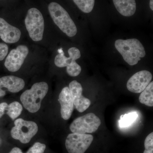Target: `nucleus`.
Here are the masks:
<instances>
[{
  "mask_svg": "<svg viewBox=\"0 0 153 153\" xmlns=\"http://www.w3.org/2000/svg\"><path fill=\"white\" fill-rule=\"evenodd\" d=\"M100 124V119L93 113H89L74 120L69 128L73 133L90 134L97 131Z\"/></svg>",
  "mask_w": 153,
  "mask_h": 153,
  "instance_id": "nucleus-7",
  "label": "nucleus"
},
{
  "mask_svg": "<svg viewBox=\"0 0 153 153\" xmlns=\"http://www.w3.org/2000/svg\"><path fill=\"white\" fill-rule=\"evenodd\" d=\"M118 12L126 17L132 16L136 10L135 0H113Z\"/></svg>",
  "mask_w": 153,
  "mask_h": 153,
  "instance_id": "nucleus-15",
  "label": "nucleus"
},
{
  "mask_svg": "<svg viewBox=\"0 0 153 153\" xmlns=\"http://www.w3.org/2000/svg\"><path fill=\"white\" fill-rule=\"evenodd\" d=\"M93 139V136L89 134H69L65 142L66 150L68 153H85Z\"/></svg>",
  "mask_w": 153,
  "mask_h": 153,
  "instance_id": "nucleus-8",
  "label": "nucleus"
},
{
  "mask_svg": "<svg viewBox=\"0 0 153 153\" xmlns=\"http://www.w3.org/2000/svg\"><path fill=\"white\" fill-rule=\"evenodd\" d=\"M46 149V145L37 142L31 147L26 153H44Z\"/></svg>",
  "mask_w": 153,
  "mask_h": 153,
  "instance_id": "nucleus-21",
  "label": "nucleus"
},
{
  "mask_svg": "<svg viewBox=\"0 0 153 153\" xmlns=\"http://www.w3.org/2000/svg\"><path fill=\"white\" fill-rule=\"evenodd\" d=\"M114 45L125 61L131 66L137 64L146 55L144 48L137 39H119L115 42Z\"/></svg>",
  "mask_w": 153,
  "mask_h": 153,
  "instance_id": "nucleus-1",
  "label": "nucleus"
},
{
  "mask_svg": "<svg viewBox=\"0 0 153 153\" xmlns=\"http://www.w3.org/2000/svg\"><path fill=\"white\" fill-rule=\"evenodd\" d=\"M145 150L143 153H153V133L148 135L144 142Z\"/></svg>",
  "mask_w": 153,
  "mask_h": 153,
  "instance_id": "nucleus-20",
  "label": "nucleus"
},
{
  "mask_svg": "<svg viewBox=\"0 0 153 153\" xmlns=\"http://www.w3.org/2000/svg\"><path fill=\"white\" fill-rule=\"evenodd\" d=\"M79 10L85 13H88L93 10L95 0H73Z\"/></svg>",
  "mask_w": 153,
  "mask_h": 153,
  "instance_id": "nucleus-19",
  "label": "nucleus"
},
{
  "mask_svg": "<svg viewBox=\"0 0 153 153\" xmlns=\"http://www.w3.org/2000/svg\"><path fill=\"white\" fill-rule=\"evenodd\" d=\"M26 29L30 38L34 41L43 39L44 30V21L42 13L38 9L32 8L28 10L25 19Z\"/></svg>",
  "mask_w": 153,
  "mask_h": 153,
  "instance_id": "nucleus-4",
  "label": "nucleus"
},
{
  "mask_svg": "<svg viewBox=\"0 0 153 153\" xmlns=\"http://www.w3.org/2000/svg\"><path fill=\"white\" fill-rule=\"evenodd\" d=\"M152 75L150 71L143 70L137 72L128 79L127 88L131 92L140 93L150 83Z\"/></svg>",
  "mask_w": 153,
  "mask_h": 153,
  "instance_id": "nucleus-10",
  "label": "nucleus"
},
{
  "mask_svg": "<svg viewBox=\"0 0 153 153\" xmlns=\"http://www.w3.org/2000/svg\"><path fill=\"white\" fill-rule=\"evenodd\" d=\"M58 100L61 106V117L65 120H68L72 114L74 105L69 88H63L59 94Z\"/></svg>",
  "mask_w": 153,
  "mask_h": 153,
  "instance_id": "nucleus-14",
  "label": "nucleus"
},
{
  "mask_svg": "<svg viewBox=\"0 0 153 153\" xmlns=\"http://www.w3.org/2000/svg\"><path fill=\"white\" fill-rule=\"evenodd\" d=\"M21 34L19 29L0 18V37L4 42L7 44L16 43L20 39Z\"/></svg>",
  "mask_w": 153,
  "mask_h": 153,
  "instance_id": "nucleus-13",
  "label": "nucleus"
},
{
  "mask_svg": "<svg viewBox=\"0 0 153 153\" xmlns=\"http://www.w3.org/2000/svg\"><path fill=\"white\" fill-rule=\"evenodd\" d=\"M7 114L13 120L16 119L22 113L23 107L18 102H13L8 105Z\"/></svg>",
  "mask_w": 153,
  "mask_h": 153,
  "instance_id": "nucleus-18",
  "label": "nucleus"
},
{
  "mask_svg": "<svg viewBox=\"0 0 153 153\" xmlns=\"http://www.w3.org/2000/svg\"><path fill=\"white\" fill-rule=\"evenodd\" d=\"M60 54L56 55L55 59V65L58 67H66V71L69 76H78L81 71V68L76 62L81 56L80 51L76 47H71L68 50L69 57L64 55L62 49L58 50Z\"/></svg>",
  "mask_w": 153,
  "mask_h": 153,
  "instance_id": "nucleus-5",
  "label": "nucleus"
},
{
  "mask_svg": "<svg viewBox=\"0 0 153 153\" xmlns=\"http://www.w3.org/2000/svg\"><path fill=\"white\" fill-rule=\"evenodd\" d=\"M14 124L15 126L11 130V136L23 144L30 142L38 131V125L34 122L19 118L15 120Z\"/></svg>",
  "mask_w": 153,
  "mask_h": 153,
  "instance_id": "nucleus-6",
  "label": "nucleus"
},
{
  "mask_svg": "<svg viewBox=\"0 0 153 153\" xmlns=\"http://www.w3.org/2000/svg\"><path fill=\"white\" fill-rule=\"evenodd\" d=\"M8 104L6 102L0 103V118L3 116L4 114L5 111L7 110Z\"/></svg>",
  "mask_w": 153,
  "mask_h": 153,
  "instance_id": "nucleus-23",
  "label": "nucleus"
},
{
  "mask_svg": "<svg viewBox=\"0 0 153 153\" xmlns=\"http://www.w3.org/2000/svg\"><path fill=\"white\" fill-rule=\"evenodd\" d=\"M8 47L4 43H0V61L6 57L8 52Z\"/></svg>",
  "mask_w": 153,
  "mask_h": 153,
  "instance_id": "nucleus-22",
  "label": "nucleus"
},
{
  "mask_svg": "<svg viewBox=\"0 0 153 153\" xmlns=\"http://www.w3.org/2000/svg\"><path fill=\"white\" fill-rule=\"evenodd\" d=\"M150 7L152 10H153V0H150Z\"/></svg>",
  "mask_w": 153,
  "mask_h": 153,
  "instance_id": "nucleus-25",
  "label": "nucleus"
},
{
  "mask_svg": "<svg viewBox=\"0 0 153 153\" xmlns=\"http://www.w3.org/2000/svg\"><path fill=\"white\" fill-rule=\"evenodd\" d=\"M138 117L137 113L133 111L122 115L119 120V124L120 128H126L129 126L137 120Z\"/></svg>",
  "mask_w": 153,
  "mask_h": 153,
  "instance_id": "nucleus-17",
  "label": "nucleus"
},
{
  "mask_svg": "<svg viewBox=\"0 0 153 153\" xmlns=\"http://www.w3.org/2000/svg\"><path fill=\"white\" fill-rule=\"evenodd\" d=\"M25 86L24 79L17 76H7L0 78V97L5 95L7 91L17 93Z\"/></svg>",
  "mask_w": 153,
  "mask_h": 153,
  "instance_id": "nucleus-12",
  "label": "nucleus"
},
{
  "mask_svg": "<svg viewBox=\"0 0 153 153\" xmlns=\"http://www.w3.org/2000/svg\"><path fill=\"white\" fill-rule=\"evenodd\" d=\"M47 82H41L33 84L30 89L25 91L20 100L24 107L31 113L37 112L41 108V102L48 92Z\"/></svg>",
  "mask_w": 153,
  "mask_h": 153,
  "instance_id": "nucleus-2",
  "label": "nucleus"
},
{
  "mask_svg": "<svg viewBox=\"0 0 153 153\" xmlns=\"http://www.w3.org/2000/svg\"><path fill=\"white\" fill-rule=\"evenodd\" d=\"M69 89L73 104L77 111L83 112L89 107L91 101L82 95V85L76 80L71 81L69 84Z\"/></svg>",
  "mask_w": 153,
  "mask_h": 153,
  "instance_id": "nucleus-11",
  "label": "nucleus"
},
{
  "mask_svg": "<svg viewBox=\"0 0 153 153\" xmlns=\"http://www.w3.org/2000/svg\"><path fill=\"white\" fill-rule=\"evenodd\" d=\"M49 13L53 22L68 37L75 36L77 28L67 11L58 3L52 2L48 6Z\"/></svg>",
  "mask_w": 153,
  "mask_h": 153,
  "instance_id": "nucleus-3",
  "label": "nucleus"
},
{
  "mask_svg": "<svg viewBox=\"0 0 153 153\" xmlns=\"http://www.w3.org/2000/svg\"><path fill=\"white\" fill-rule=\"evenodd\" d=\"M29 50L27 46L19 45L16 49L11 50L7 56L4 65L6 68L11 72H16L21 68Z\"/></svg>",
  "mask_w": 153,
  "mask_h": 153,
  "instance_id": "nucleus-9",
  "label": "nucleus"
},
{
  "mask_svg": "<svg viewBox=\"0 0 153 153\" xmlns=\"http://www.w3.org/2000/svg\"><path fill=\"white\" fill-rule=\"evenodd\" d=\"M0 143H1V140H0Z\"/></svg>",
  "mask_w": 153,
  "mask_h": 153,
  "instance_id": "nucleus-26",
  "label": "nucleus"
},
{
  "mask_svg": "<svg viewBox=\"0 0 153 153\" xmlns=\"http://www.w3.org/2000/svg\"><path fill=\"white\" fill-rule=\"evenodd\" d=\"M9 153H23L21 149L18 147L13 148Z\"/></svg>",
  "mask_w": 153,
  "mask_h": 153,
  "instance_id": "nucleus-24",
  "label": "nucleus"
},
{
  "mask_svg": "<svg viewBox=\"0 0 153 153\" xmlns=\"http://www.w3.org/2000/svg\"><path fill=\"white\" fill-rule=\"evenodd\" d=\"M139 101L148 106H153V82L151 81L146 88L141 92Z\"/></svg>",
  "mask_w": 153,
  "mask_h": 153,
  "instance_id": "nucleus-16",
  "label": "nucleus"
}]
</instances>
